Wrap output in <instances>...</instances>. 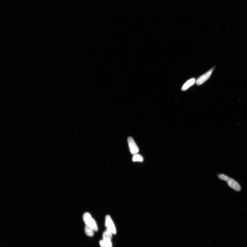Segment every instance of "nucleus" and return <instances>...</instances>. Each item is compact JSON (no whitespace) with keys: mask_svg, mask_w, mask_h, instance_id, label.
Listing matches in <instances>:
<instances>
[{"mask_svg":"<svg viewBox=\"0 0 247 247\" xmlns=\"http://www.w3.org/2000/svg\"><path fill=\"white\" fill-rule=\"evenodd\" d=\"M83 218L85 225L92 228L95 231L98 230L97 224L95 221L93 219L90 214L88 213H85L83 215Z\"/></svg>","mask_w":247,"mask_h":247,"instance_id":"obj_1","label":"nucleus"},{"mask_svg":"<svg viewBox=\"0 0 247 247\" xmlns=\"http://www.w3.org/2000/svg\"><path fill=\"white\" fill-rule=\"evenodd\" d=\"M112 234V232L107 229L103 232L102 240L106 247H112L111 239Z\"/></svg>","mask_w":247,"mask_h":247,"instance_id":"obj_2","label":"nucleus"},{"mask_svg":"<svg viewBox=\"0 0 247 247\" xmlns=\"http://www.w3.org/2000/svg\"><path fill=\"white\" fill-rule=\"evenodd\" d=\"M214 69V67L210 69L205 74H203L201 76L199 77L196 81V84L198 85H200L204 83L210 78L212 75L213 71Z\"/></svg>","mask_w":247,"mask_h":247,"instance_id":"obj_3","label":"nucleus"},{"mask_svg":"<svg viewBox=\"0 0 247 247\" xmlns=\"http://www.w3.org/2000/svg\"><path fill=\"white\" fill-rule=\"evenodd\" d=\"M127 142L131 153L134 155L137 154L139 152V149L133 139L131 137H128L127 139Z\"/></svg>","mask_w":247,"mask_h":247,"instance_id":"obj_4","label":"nucleus"},{"mask_svg":"<svg viewBox=\"0 0 247 247\" xmlns=\"http://www.w3.org/2000/svg\"><path fill=\"white\" fill-rule=\"evenodd\" d=\"M105 227L112 232L113 234H116V231L115 225H114L111 218L109 215H107L105 218Z\"/></svg>","mask_w":247,"mask_h":247,"instance_id":"obj_5","label":"nucleus"},{"mask_svg":"<svg viewBox=\"0 0 247 247\" xmlns=\"http://www.w3.org/2000/svg\"><path fill=\"white\" fill-rule=\"evenodd\" d=\"M229 187L235 190L236 191H239L241 190L240 185L238 183L233 179L231 178L227 182Z\"/></svg>","mask_w":247,"mask_h":247,"instance_id":"obj_6","label":"nucleus"},{"mask_svg":"<svg viewBox=\"0 0 247 247\" xmlns=\"http://www.w3.org/2000/svg\"><path fill=\"white\" fill-rule=\"evenodd\" d=\"M195 81L196 80L195 78H192L189 80L183 85L182 87V90L184 91L188 90L190 87L195 83Z\"/></svg>","mask_w":247,"mask_h":247,"instance_id":"obj_7","label":"nucleus"},{"mask_svg":"<svg viewBox=\"0 0 247 247\" xmlns=\"http://www.w3.org/2000/svg\"><path fill=\"white\" fill-rule=\"evenodd\" d=\"M85 234L89 237H92L94 234V230L93 229L85 225Z\"/></svg>","mask_w":247,"mask_h":247,"instance_id":"obj_8","label":"nucleus"},{"mask_svg":"<svg viewBox=\"0 0 247 247\" xmlns=\"http://www.w3.org/2000/svg\"><path fill=\"white\" fill-rule=\"evenodd\" d=\"M132 161L134 162H142L143 161V158L142 156L140 155L136 154L132 157Z\"/></svg>","mask_w":247,"mask_h":247,"instance_id":"obj_9","label":"nucleus"},{"mask_svg":"<svg viewBox=\"0 0 247 247\" xmlns=\"http://www.w3.org/2000/svg\"><path fill=\"white\" fill-rule=\"evenodd\" d=\"M218 177L222 180H223L227 182L230 180L231 178L229 177L227 175L224 174H219L218 175Z\"/></svg>","mask_w":247,"mask_h":247,"instance_id":"obj_10","label":"nucleus"}]
</instances>
